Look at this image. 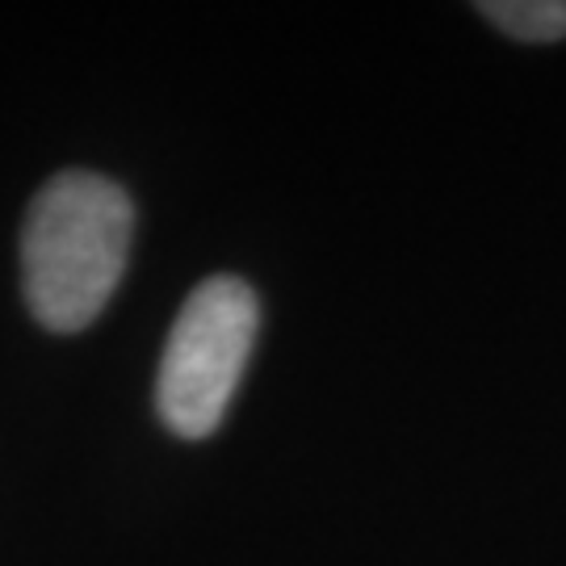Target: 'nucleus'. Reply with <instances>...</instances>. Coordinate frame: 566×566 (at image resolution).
<instances>
[{
  "instance_id": "1",
  "label": "nucleus",
  "mask_w": 566,
  "mask_h": 566,
  "mask_svg": "<svg viewBox=\"0 0 566 566\" xmlns=\"http://www.w3.org/2000/svg\"><path fill=\"white\" fill-rule=\"evenodd\" d=\"M135 235L126 189L97 172H60L42 185L21 231V277L34 319L81 332L114 298Z\"/></svg>"
},
{
  "instance_id": "2",
  "label": "nucleus",
  "mask_w": 566,
  "mask_h": 566,
  "mask_svg": "<svg viewBox=\"0 0 566 566\" xmlns=\"http://www.w3.org/2000/svg\"><path fill=\"white\" fill-rule=\"evenodd\" d=\"M261 303L240 277H206L185 298L168 332L156 378L160 420L185 441H202L223 424L227 407L256 344Z\"/></svg>"
},
{
  "instance_id": "3",
  "label": "nucleus",
  "mask_w": 566,
  "mask_h": 566,
  "mask_svg": "<svg viewBox=\"0 0 566 566\" xmlns=\"http://www.w3.org/2000/svg\"><path fill=\"white\" fill-rule=\"evenodd\" d=\"M479 13L521 42H558L566 34V0H483Z\"/></svg>"
}]
</instances>
